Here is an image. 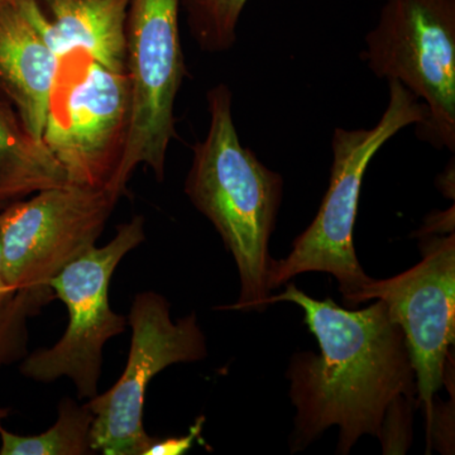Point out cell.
Wrapping results in <instances>:
<instances>
[{"label": "cell", "mask_w": 455, "mask_h": 455, "mask_svg": "<svg viewBox=\"0 0 455 455\" xmlns=\"http://www.w3.org/2000/svg\"><path fill=\"white\" fill-rule=\"evenodd\" d=\"M293 302L305 313L320 353L298 352L290 362V398L296 407L292 453L304 451L329 427H339L337 453L349 454L363 435L379 436L392 403H418L416 376L405 335L385 302L347 310L287 284L275 302ZM420 406V405H419Z\"/></svg>", "instance_id": "obj_1"}, {"label": "cell", "mask_w": 455, "mask_h": 455, "mask_svg": "<svg viewBox=\"0 0 455 455\" xmlns=\"http://www.w3.org/2000/svg\"><path fill=\"white\" fill-rule=\"evenodd\" d=\"M206 99L211 124L205 139L193 147L185 193L212 221L235 260L241 295L227 309L262 311L272 296L268 247L283 200V178L242 145L229 86H214Z\"/></svg>", "instance_id": "obj_2"}, {"label": "cell", "mask_w": 455, "mask_h": 455, "mask_svg": "<svg viewBox=\"0 0 455 455\" xmlns=\"http://www.w3.org/2000/svg\"><path fill=\"white\" fill-rule=\"evenodd\" d=\"M388 90L387 107L374 127L335 128L328 190L315 220L295 239L289 256L271 260V291L298 275L324 272L337 280L344 304L355 307L358 293L372 280L362 268L353 243L364 173L387 140L409 125L418 127L427 118V108L403 84L391 80Z\"/></svg>", "instance_id": "obj_3"}, {"label": "cell", "mask_w": 455, "mask_h": 455, "mask_svg": "<svg viewBox=\"0 0 455 455\" xmlns=\"http://www.w3.org/2000/svg\"><path fill=\"white\" fill-rule=\"evenodd\" d=\"M362 60L427 108L416 136L455 151V0H386Z\"/></svg>", "instance_id": "obj_4"}, {"label": "cell", "mask_w": 455, "mask_h": 455, "mask_svg": "<svg viewBox=\"0 0 455 455\" xmlns=\"http://www.w3.org/2000/svg\"><path fill=\"white\" fill-rule=\"evenodd\" d=\"M127 73L74 51L60 60L42 140L68 184L106 188L121 164L131 123Z\"/></svg>", "instance_id": "obj_5"}, {"label": "cell", "mask_w": 455, "mask_h": 455, "mask_svg": "<svg viewBox=\"0 0 455 455\" xmlns=\"http://www.w3.org/2000/svg\"><path fill=\"white\" fill-rule=\"evenodd\" d=\"M180 0H130L125 27L131 123L121 164L109 188L124 194L140 166L164 179L175 139V103L187 76L180 36Z\"/></svg>", "instance_id": "obj_6"}, {"label": "cell", "mask_w": 455, "mask_h": 455, "mask_svg": "<svg viewBox=\"0 0 455 455\" xmlns=\"http://www.w3.org/2000/svg\"><path fill=\"white\" fill-rule=\"evenodd\" d=\"M145 239V218L133 217L118 227L109 243L95 245L50 281L70 320L55 346L26 355L20 366L23 376L37 382L68 377L77 396L86 400L97 396L104 346L128 325L127 316L110 309V280L119 262Z\"/></svg>", "instance_id": "obj_7"}, {"label": "cell", "mask_w": 455, "mask_h": 455, "mask_svg": "<svg viewBox=\"0 0 455 455\" xmlns=\"http://www.w3.org/2000/svg\"><path fill=\"white\" fill-rule=\"evenodd\" d=\"M128 324L132 341L127 366L106 394L90 398L94 415L92 449L106 455H143L156 439L143 427L146 392L156 374L176 363H193L208 355L196 314L172 322L170 304L160 293L134 298Z\"/></svg>", "instance_id": "obj_8"}, {"label": "cell", "mask_w": 455, "mask_h": 455, "mask_svg": "<svg viewBox=\"0 0 455 455\" xmlns=\"http://www.w3.org/2000/svg\"><path fill=\"white\" fill-rule=\"evenodd\" d=\"M122 194L66 184L18 200L0 214L3 272L14 291L50 281L88 252L106 229Z\"/></svg>", "instance_id": "obj_9"}, {"label": "cell", "mask_w": 455, "mask_h": 455, "mask_svg": "<svg viewBox=\"0 0 455 455\" xmlns=\"http://www.w3.org/2000/svg\"><path fill=\"white\" fill-rule=\"evenodd\" d=\"M423 259L403 274L372 280L355 299L381 300L403 329L414 367L419 405L427 416V436L433 421L434 396L444 385L449 348L455 339V235H420Z\"/></svg>", "instance_id": "obj_10"}, {"label": "cell", "mask_w": 455, "mask_h": 455, "mask_svg": "<svg viewBox=\"0 0 455 455\" xmlns=\"http://www.w3.org/2000/svg\"><path fill=\"white\" fill-rule=\"evenodd\" d=\"M59 66V56L20 0L0 5V92L37 140H42Z\"/></svg>", "instance_id": "obj_11"}, {"label": "cell", "mask_w": 455, "mask_h": 455, "mask_svg": "<svg viewBox=\"0 0 455 455\" xmlns=\"http://www.w3.org/2000/svg\"><path fill=\"white\" fill-rule=\"evenodd\" d=\"M44 40L61 60L80 51L109 70L127 73L130 0H20Z\"/></svg>", "instance_id": "obj_12"}, {"label": "cell", "mask_w": 455, "mask_h": 455, "mask_svg": "<svg viewBox=\"0 0 455 455\" xmlns=\"http://www.w3.org/2000/svg\"><path fill=\"white\" fill-rule=\"evenodd\" d=\"M0 99V205L68 184L61 164Z\"/></svg>", "instance_id": "obj_13"}, {"label": "cell", "mask_w": 455, "mask_h": 455, "mask_svg": "<svg viewBox=\"0 0 455 455\" xmlns=\"http://www.w3.org/2000/svg\"><path fill=\"white\" fill-rule=\"evenodd\" d=\"M94 420L88 403L79 405L73 398H62L56 424L40 435L20 436L9 433L0 423L2 455H85L92 449Z\"/></svg>", "instance_id": "obj_14"}, {"label": "cell", "mask_w": 455, "mask_h": 455, "mask_svg": "<svg viewBox=\"0 0 455 455\" xmlns=\"http://www.w3.org/2000/svg\"><path fill=\"white\" fill-rule=\"evenodd\" d=\"M248 0H180L191 37L206 53L227 52L236 42V27Z\"/></svg>", "instance_id": "obj_15"}, {"label": "cell", "mask_w": 455, "mask_h": 455, "mask_svg": "<svg viewBox=\"0 0 455 455\" xmlns=\"http://www.w3.org/2000/svg\"><path fill=\"white\" fill-rule=\"evenodd\" d=\"M53 299L55 292L47 286L18 290L0 302V368L26 357L28 319L37 315Z\"/></svg>", "instance_id": "obj_16"}, {"label": "cell", "mask_w": 455, "mask_h": 455, "mask_svg": "<svg viewBox=\"0 0 455 455\" xmlns=\"http://www.w3.org/2000/svg\"><path fill=\"white\" fill-rule=\"evenodd\" d=\"M418 403L401 397L391 403L386 411L379 438L382 440L383 453L403 454L411 443L412 411Z\"/></svg>", "instance_id": "obj_17"}, {"label": "cell", "mask_w": 455, "mask_h": 455, "mask_svg": "<svg viewBox=\"0 0 455 455\" xmlns=\"http://www.w3.org/2000/svg\"><path fill=\"white\" fill-rule=\"evenodd\" d=\"M205 418L200 416L196 424L190 427L188 435L175 438L156 439L154 444L147 449L143 455H181L188 453L193 448L194 443L200 438Z\"/></svg>", "instance_id": "obj_18"}, {"label": "cell", "mask_w": 455, "mask_h": 455, "mask_svg": "<svg viewBox=\"0 0 455 455\" xmlns=\"http://www.w3.org/2000/svg\"><path fill=\"white\" fill-rule=\"evenodd\" d=\"M454 232V206L447 212H440L438 214L427 218L423 229L419 230L418 236L427 235H443V233Z\"/></svg>", "instance_id": "obj_19"}, {"label": "cell", "mask_w": 455, "mask_h": 455, "mask_svg": "<svg viewBox=\"0 0 455 455\" xmlns=\"http://www.w3.org/2000/svg\"><path fill=\"white\" fill-rule=\"evenodd\" d=\"M16 292L8 286L7 281L4 278V272H3V256L2 247H0V302L7 300L9 296Z\"/></svg>", "instance_id": "obj_20"}, {"label": "cell", "mask_w": 455, "mask_h": 455, "mask_svg": "<svg viewBox=\"0 0 455 455\" xmlns=\"http://www.w3.org/2000/svg\"><path fill=\"white\" fill-rule=\"evenodd\" d=\"M8 2H11V0H0V5L5 4Z\"/></svg>", "instance_id": "obj_21"}]
</instances>
